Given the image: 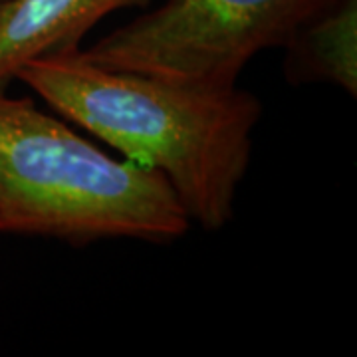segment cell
Returning a JSON list of instances; mask_svg holds the SVG:
<instances>
[{
    "instance_id": "5",
    "label": "cell",
    "mask_w": 357,
    "mask_h": 357,
    "mask_svg": "<svg viewBox=\"0 0 357 357\" xmlns=\"http://www.w3.org/2000/svg\"><path fill=\"white\" fill-rule=\"evenodd\" d=\"M292 84H332L357 96V0H340L302 24L284 44Z\"/></svg>"
},
{
    "instance_id": "3",
    "label": "cell",
    "mask_w": 357,
    "mask_h": 357,
    "mask_svg": "<svg viewBox=\"0 0 357 357\" xmlns=\"http://www.w3.org/2000/svg\"><path fill=\"white\" fill-rule=\"evenodd\" d=\"M340 0H159L82 56L109 70L232 86L260 52L284 48L307 20Z\"/></svg>"
},
{
    "instance_id": "6",
    "label": "cell",
    "mask_w": 357,
    "mask_h": 357,
    "mask_svg": "<svg viewBox=\"0 0 357 357\" xmlns=\"http://www.w3.org/2000/svg\"><path fill=\"white\" fill-rule=\"evenodd\" d=\"M8 2H10V0H0V10H2V8H4V6L8 4Z\"/></svg>"
},
{
    "instance_id": "4",
    "label": "cell",
    "mask_w": 357,
    "mask_h": 357,
    "mask_svg": "<svg viewBox=\"0 0 357 357\" xmlns=\"http://www.w3.org/2000/svg\"><path fill=\"white\" fill-rule=\"evenodd\" d=\"M153 0H10L0 10V93L32 60L82 48L91 28Z\"/></svg>"
},
{
    "instance_id": "1",
    "label": "cell",
    "mask_w": 357,
    "mask_h": 357,
    "mask_svg": "<svg viewBox=\"0 0 357 357\" xmlns=\"http://www.w3.org/2000/svg\"><path fill=\"white\" fill-rule=\"evenodd\" d=\"M79 50L32 60L16 79L123 159L161 173L191 225L225 229L250 165L260 100L238 84L109 70Z\"/></svg>"
},
{
    "instance_id": "2",
    "label": "cell",
    "mask_w": 357,
    "mask_h": 357,
    "mask_svg": "<svg viewBox=\"0 0 357 357\" xmlns=\"http://www.w3.org/2000/svg\"><path fill=\"white\" fill-rule=\"evenodd\" d=\"M191 227L161 173L107 155L32 98L0 93V236L165 244Z\"/></svg>"
}]
</instances>
